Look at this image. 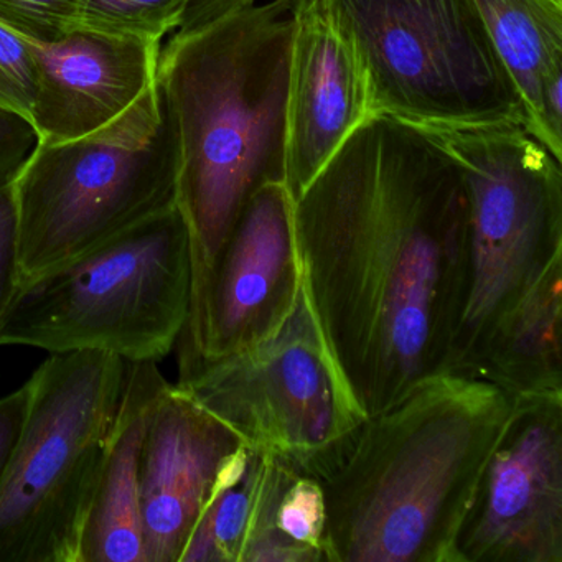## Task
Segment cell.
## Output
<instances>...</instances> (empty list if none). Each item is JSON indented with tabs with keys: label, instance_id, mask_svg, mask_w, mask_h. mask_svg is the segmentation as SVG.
<instances>
[{
	"label": "cell",
	"instance_id": "14",
	"mask_svg": "<svg viewBox=\"0 0 562 562\" xmlns=\"http://www.w3.org/2000/svg\"><path fill=\"white\" fill-rule=\"evenodd\" d=\"M27 42L37 61L31 117L37 144L80 139L103 130L157 81L162 42L93 31Z\"/></svg>",
	"mask_w": 562,
	"mask_h": 562
},
{
	"label": "cell",
	"instance_id": "10",
	"mask_svg": "<svg viewBox=\"0 0 562 562\" xmlns=\"http://www.w3.org/2000/svg\"><path fill=\"white\" fill-rule=\"evenodd\" d=\"M304 291L294 199L284 182L252 193L192 294L179 360H216L281 330Z\"/></svg>",
	"mask_w": 562,
	"mask_h": 562
},
{
	"label": "cell",
	"instance_id": "24",
	"mask_svg": "<svg viewBox=\"0 0 562 562\" xmlns=\"http://www.w3.org/2000/svg\"><path fill=\"white\" fill-rule=\"evenodd\" d=\"M38 137L27 117L0 108V189L14 183Z\"/></svg>",
	"mask_w": 562,
	"mask_h": 562
},
{
	"label": "cell",
	"instance_id": "4",
	"mask_svg": "<svg viewBox=\"0 0 562 562\" xmlns=\"http://www.w3.org/2000/svg\"><path fill=\"white\" fill-rule=\"evenodd\" d=\"M190 302L189 229L173 205L22 285L0 347L104 351L159 363L176 348Z\"/></svg>",
	"mask_w": 562,
	"mask_h": 562
},
{
	"label": "cell",
	"instance_id": "5",
	"mask_svg": "<svg viewBox=\"0 0 562 562\" xmlns=\"http://www.w3.org/2000/svg\"><path fill=\"white\" fill-rule=\"evenodd\" d=\"M127 361L50 353L0 482V562H80L85 528L123 400Z\"/></svg>",
	"mask_w": 562,
	"mask_h": 562
},
{
	"label": "cell",
	"instance_id": "15",
	"mask_svg": "<svg viewBox=\"0 0 562 562\" xmlns=\"http://www.w3.org/2000/svg\"><path fill=\"white\" fill-rule=\"evenodd\" d=\"M166 383L156 361H127L123 400L85 528L80 562H146L140 462L147 417Z\"/></svg>",
	"mask_w": 562,
	"mask_h": 562
},
{
	"label": "cell",
	"instance_id": "11",
	"mask_svg": "<svg viewBox=\"0 0 562 562\" xmlns=\"http://www.w3.org/2000/svg\"><path fill=\"white\" fill-rule=\"evenodd\" d=\"M456 549L459 562H562V393L513 396Z\"/></svg>",
	"mask_w": 562,
	"mask_h": 562
},
{
	"label": "cell",
	"instance_id": "21",
	"mask_svg": "<svg viewBox=\"0 0 562 562\" xmlns=\"http://www.w3.org/2000/svg\"><path fill=\"white\" fill-rule=\"evenodd\" d=\"M37 97V61L27 38L0 22V108L31 121Z\"/></svg>",
	"mask_w": 562,
	"mask_h": 562
},
{
	"label": "cell",
	"instance_id": "2",
	"mask_svg": "<svg viewBox=\"0 0 562 562\" xmlns=\"http://www.w3.org/2000/svg\"><path fill=\"white\" fill-rule=\"evenodd\" d=\"M513 396L442 371L368 417L324 485L327 562H459L457 536Z\"/></svg>",
	"mask_w": 562,
	"mask_h": 562
},
{
	"label": "cell",
	"instance_id": "12",
	"mask_svg": "<svg viewBox=\"0 0 562 562\" xmlns=\"http://www.w3.org/2000/svg\"><path fill=\"white\" fill-rule=\"evenodd\" d=\"M367 70L325 0H297L288 108L285 177L292 199L373 117Z\"/></svg>",
	"mask_w": 562,
	"mask_h": 562
},
{
	"label": "cell",
	"instance_id": "26",
	"mask_svg": "<svg viewBox=\"0 0 562 562\" xmlns=\"http://www.w3.org/2000/svg\"><path fill=\"white\" fill-rule=\"evenodd\" d=\"M255 4L256 0H190L176 34H192Z\"/></svg>",
	"mask_w": 562,
	"mask_h": 562
},
{
	"label": "cell",
	"instance_id": "19",
	"mask_svg": "<svg viewBox=\"0 0 562 562\" xmlns=\"http://www.w3.org/2000/svg\"><path fill=\"white\" fill-rule=\"evenodd\" d=\"M265 453L243 443L220 470L179 562H239Z\"/></svg>",
	"mask_w": 562,
	"mask_h": 562
},
{
	"label": "cell",
	"instance_id": "1",
	"mask_svg": "<svg viewBox=\"0 0 562 562\" xmlns=\"http://www.w3.org/2000/svg\"><path fill=\"white\" fill-rule=\"evenodd\" d=\"M469 212L459 162L386 116L358 127L294 200L305 295L368 417L446 370Z\"/></svg>",
	"mask_w": 562,
	"mask_h": 562
},
{
	"label": "cell",
	"instance_id": "9",
	"mask_svg": "<svg viewBox=\"0 0 562 562\" xmlns=\"http://www.w3.org/2000/svg\"><path fill=\"white\" fill-rule=\"evenodd\" d=\"M177 387L245 446L325 482L368 419L302 291L268 340L216 360H179Z\"/></svg>",
	"mask_w": 562,
	"mask_h": 562
},
{
	"label": "cell",
	"instance_id": "13",
	"mask_svg": "<svg viewBox=\"0 0 562 562\" xmlns=\"http://www.w3.org/2000/svg\"><path fill=\"white\" fill-rule=\"evenodd\" d=\"M241 446L177 384H164L147 417L140 462L146 562L180 561L220 470Z\"/></svg>",
	"mask_w": 562,
	"mask_h": 562
},
{
	"label": "cell",
	"instance_id": "7",
	"mask_svg": "<svg viewBox=\"0 0 562 562\" xmlns=\"http://www.w3.org/2000/svg\"><path fill=\"white\" fill-rule=\"evenodd\" d=\"M469 192L465 284L446 370L472 374L493 328L562 258V169L525 126L424 130Z\"/></svg>",
	"mask_w": 562,
	"mask_h": 562
},
{
	"label": "cell",
	"instance_id": "6",
	"mask_svg": "<svg viewBox=\"0 0 562 562\" xmlns=\"http://www.w3.org/2000/svg\"><path fill=\"white\" fill-rule=\"evenodd\" d=\"M179 154L159 85L97 133L37 144L15 177L22 285L177 205Z\"/></svg>",
	"mask_w": 562,
	"mask_h": 562
},
{
	"label": "cell",
	"instance_id": "16",
	"mask_svg": "<svg viewBox=\"0 0 562 562\" xmlns=\"http://www.w3.org/2000/svg\"><path fill=\"white\" fill-rule=\"evenodd\" d=\"M493 47L518 91L531 133L562 160V4L476 0Z\"/></svg>",
	"mask_w": 562,
	"mask_h": 562
},
{
	"label": "cell",
	"instance_id": "25",
	"mask_svg": "<svg viewBox=\"0 0 562 562\" xmlns=\"http://www.w3.org/2000/svg\"><path fill=\"white\" fill-rule=\"evenodd\" d=\"M27 403V384L12 391L8 396L0 397V482L4 479L5 470L11 462L15 442L24 424Z\"/></svg>",
	"mask_w": 562,
	"mask_h": 562
},
{
	"label": "cell",
	"instance_id": "23",
	"mask_svg": "<svg viewBox=\"0 0 562 562\" xmlns=\"http://www.w3.org/2000/svg\"><path fill=\"white\" fill-rule=\"evenodd\" d=\"M21 243L14 187L0 189V330L22 289Z\"/></svg>",
	"mask_w": 562,
	"mask_h": 562
},
{
	"label": "cell",
	"instance_id": "8",
	"mask_svg": "<svg viewBox=\"0 0 562 562\" xmlns=\"http://www.w3.org/2000/svg\"><path fill=\"white\" fill-rule=\"evenodd\" d=\"M357 48L374 116L439 127L526 126L476 0H325Z\"/></svg>",
	"mask_w": 562,
	"mask_h": 562
},
{
	"label": "cell",
	"instance_id": "3",
	"mask_svg": "<svg viewBox=\"0 0 562 562\" xmlns=\"http://www.w3.org/2000/svg\"><path fill=\"white\" fill-rule=\"evenodd\" d=\"M297 0H269L162 45L157 85L177 139L192 294L252 193L284 182ZM285 183V182H284Z\"/></svg>",
	"mask_w": 562,
	"mask_h": 562
},
{
	"label": "cell",
	"instance_id": "22",
	"mask_svg": "<svg viewBox=\"0 0 562 562\" xmlns=\"http://www.w3.org/2000/svg\"><path fill=\"white\" fill-rule=\"evenodd\" d=\"M75 0H0V22L31 41L67 34Z\"/></svg>",
	"mask_w": 562,
	"mask_h": 562
},
{
	"label": "cell",
	"instance_id": "18",
	"mask_svg": "<svg viewBox=\"0 0 562 562\" xmlns=\"http://www.w3.org/2000/svg\"><path fill=\"white\" fill-rule=\"evenodd\" d=\"M239 562H327V505L321 480L265 456Z\"/></svg>",
	"mask_w": 562,
	"mask_h": 562
},
{
	"label": "cell",
	"instance_id": "20",
	"mask_svg": "<svg viewBox=\"0 0 562 562\" xmlns=\"http://www.w3.org/2000/svg\"><path fill=\"white\" fill-rule=\"evenodd\" d=\"M190 0H75L70 31L162 42L182 24Z\"/></svg>",
	"mask_w": 562,
	"mask_h": 562
},
{
	"label": "cell",
	"instance_id": "27",
	"mask_svg": "<svg viewBox=\"0 0 562 562\" xmlns=\"http://www.w3.org/2000/svg\"><path fill=\"white\" fill-rule=\"evenodd\" d=\"M555 2H561V4H562V0H555Z\"/></svg>",
	"mask_w": 562,
	"mask_h": 562
},
{
	"label": "cell",
	"instance_id": "17",
	"mask_svg": "<svg viewBox=\"0 0 562 562\" xmlns=\"http://www.w3.org/2000/svg\"><path fill=\"white\" fill-rule=\"evenodd\" d=\"M562 258L493 328L472 376L509 396L562 393Z\"/></svg>",
	"mask_w": 562,
	"mask_h": 562
}]
</instances>
